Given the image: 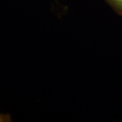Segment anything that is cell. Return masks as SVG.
<instances>
[{
    "mask_svg": "<svg viewBox=\"0 0 122 122\" xmlns=\"http://www.w3.org/2000/svg\"><path fill=\"white\" fill-rule=\"evenodd\" d=\"M112 8L114 12L122 16V0H103Z\"/></svg>",
    "mask_w": 122,
    "mask_h": 122,
    "instance_id": "1",
    "label": "cell"
},
{
    "mask_svg": "<svg viewBox=\"0 0 122 122\" xmlns=\"http://www.w3.org/2000/svg\"><path fill=\"white\" fill-rule=\"evenodd\" d=\"M10 121H12V119L9 113H0V122H10Z\"/></svg>",
    "mask_w": 122,
    "mask_h": 122,
    "instance_id": "2",
    "label": "cell"
}]
</instances>
